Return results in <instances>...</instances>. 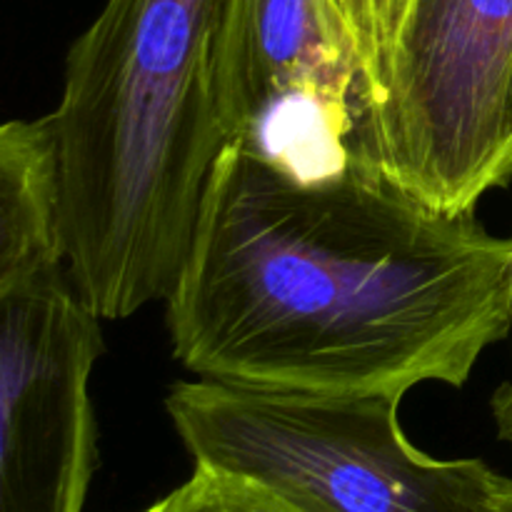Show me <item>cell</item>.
<instances>
[{"label":"cell","mask_w":512,"mask_h":512,"mask_svg":"<svg viewBox=\"0 0 512 512\" xmlns=\"http://www.w3.org/2000/svg\"><path fill=\"white\" fill-rule=\"evenodd\" d=\"M480 512H512V478L490 468Z\"/></svg>","instance_id":"cell-8"},{"label":"cell","mask_w":512,"mask_h":512,"mask_svg":"<svg viewBox=\"0 0 512 512\" xmlns=\"http://www.w3.org/2000/svg\"><path fill=\"white\" fill-rule=\"evenodd\" d=\"M145 512H310L250 475L195 463L193 475Z\"/></svg>","instance_id":"cell-7"},{"label":"cell","mask_w":512,"mask_h":512,"mask_svg":"<svg viewBox=\"0 0 512 512\" xmlns=\"http://www.w3.org/2000/svg\"><path fill=\"white\" fill-rule=\"evenodd\" d=\"M508 153L512 160V75H510V90H508Z\"/></svg>","instance_id":"cell-10"},{"label":"cell","mask_w":512,"mask_h":512,"mask_svg":"<svg viewBox=\"0 0 512 512\" xmlns=\"http://www.w3.org/2000/svg\"><path fill=\"white\" fill-rule=\"evenodd\" d=\"M165 325L200 380L400 398L463 388L512 330V240L350 160L305 178L230 143Z\"/></svg>","instance_id":"cell-1"},{"label":"cell","mask_w":512,"mask_h":512,"mask_svg":"<svg viewBox=\"0 0 512 512\" xmlns=\"http://www.w3.org/2000/svg\"><path fill=\"white\" fill-rule=\"evenodd\" d=\"M490 413H493L498 438L512 445V380L495 390L493 400H490Z\"/></svg>","instance_id":"cell-9"},{"label":"cell","mask_w":512,"mask_h":512,"mask_svg":"<svg viewBox=\"0 0 512 512\" xmlns=\"http://www.w3.org/2000/svg\"><path fill=\"white\" fill-rule=\"evenodd\" d=\"M225 0H108L50 115L70 270L103 320L168 298L213 165Z\"/></svg>","instance_id":"cell-2"},{"label":"cell","mask_w":512,"mask_h":512,"mask_svg":"<svg viewBox=\"0 0 512 512\" xmlns=\"http://www.w3.org/2000/svg\"><path fill=\"white\" fill-rule=\"evenodd\" d=\"M512 0H415L388 90L355 120L348 160L430 208L475 213L512 180Z\"/></svg>","instance_id":"cell-4"},{"label":"cell","mask_w":512,"mask_h":512,"mask_svg":"<svg viewBox=\"0 0 512 512\" xmlns=\"http://www.w3.org/2000/svg\"><path fill=\"white\" fill-rule=\"evenodd\" d=\"M218 103L228 145L305 178L343 168L360 73L328 0H225Z\"/></svg>","instance_id":"cell-5"},{"label":"cell","mask_w":512,"mask_h":512,"mask_svg":"<svg viewBox=\"0 0 512 512\" xmlns=\"http://www.w3.org/2000/svg\"><path fill=\"white\" fill-rule=\"evenodd\" d=\"M400 403L198 378L173 385L165 410L193 463L263 480L310 512H480L488 465L415 448Z\"/></svg>","instance_id":"cell-3"},{"label":"cell","mask_w":512,"mask_h":512,"mask_svg":"<svg viewBox=\"0 0 512 512\" xmlns=\"http://www.w3.org/2000/svg\"><path fill=\"white\" fill-rule=\"evenodd\" d=\"M415 0H328L360 73V113L388 90L395 48ZM358 113V115H360Z\"/></svg>","instance_id":"cell-6"}]
</instances>
